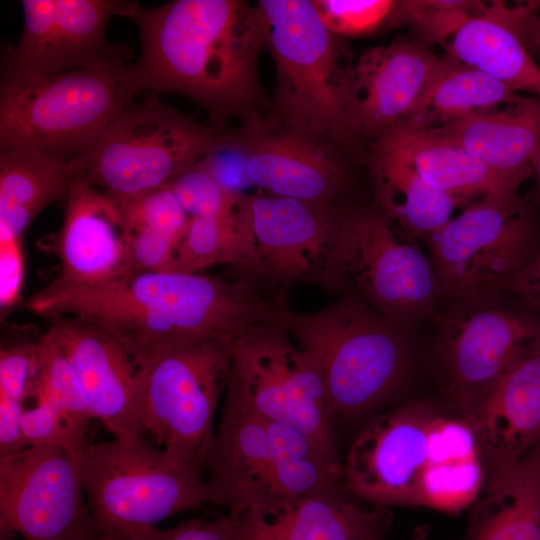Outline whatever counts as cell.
<instances>
[{"label": "cell", "instance_id": "cell-25", "mask_svg": "<svg viewBox=\"0 0 540 540\" xmlns=\"http://www.w3.org/2000/svg\"><path fill=\"white\" fill-rule=\"evenodd\" d=\"M371 144L400 157L432 187L465 206L485 195L520 188L436 130L401 123L383 132Z\"/></svg>", "mask_w": 540, "mask_h": 540}, {"label": "cell", "instance_id": "cell-12", "mask_svg": "<svg viewBox=\"0 0 540 540\" xmlns=\"http://www.w3.org/2000/svg\"><path fill=\"white\" fill-rule=\"evenodd\" d=\"M226 392L261 418L308 435L341 465L320 369L277 318L233 340Z\"/></svg>", "mask_w": 540, "mask_h": 540}, {"label": "cell", "instance_id": "cell-42", "mask_svg": "<svg viewBox=\"0 0 540 540\" xmlns=\"http://www.w3.org/2000/svg\"><path fill=\"white\" fill-rule=\"evenodd\" d=\"M502 289L518 297L540 316V253Z\"/></svg>", "mask_w": 540, "mask_h": 540}, {"label": "cell", "instance_id": "cell-39", "mask_svg": "<svg viewBox=\"0 0 540 540\" xmlns=\"http://www.w3.org/2000/svg\"><path fill=\"white\" fill-rule=\"evenodd\" d=\"M122 540H240V518L228 514L215 520H190L165 530L155 526Z\"/></svg>", "mask_w": 540, "mask_h": 540}, {"label": "cell", "instance_id": "cell-43", "mask_svg": "<svg viewBox=\"0 0 540 540\" xmlns=\"http://www.w3.org/2000/svg\"><path fill=\"white\" fill-rule=\"evenodd\" d=\"M526 42L531 55L540 68V7L528 25L526 31Z\"/></svg>", "mask_w": 540, "mask_h": 540}, {"label": "cell", "instance_id": "cell-5", "mask_svg": "<svg viewBox=\"0 0 540 540\" xmlns=\"http://www.w3.org/2000/svg\"><path fill=\"white\" fill-rule=\"evenodd\" d=\"M79 467L93 531L108 540L131 537L170 516L212 503L201 466L144 438L90 444Z\"/></svg>", "mask_w": 540, "mask_h": 540}, {"label": "cell", "instance_id": "cell-13", "mask_svg": "<svg viewBox=\"0 0 540 540\" xmlns=\"http://www.w3.org/2000/svg\"><path fill=\"white\" fill-rule=\"evenodd\" d=\"M432 321L447 397L459 409L540 341V316L502 288L446 299Z\"/></svg>", "mask_w": 540, "mask_h": 540}, {"label": "cell", "instance_id": "cell-40", "mask_svg": "<svg viewBox=\"0 0 540 540\" xmlns=\"http://www.w3.org/2000/svg\"><path fill=\"white\" fill-rule=\"evenodd\" d=\"M177 244L178 242L158 234L130 230L129 255L132 274L174 271Z\"/></svg>", "mask_w": 540, "mask_h": 540}, {"label": "cell", "instance_id": "cell-8", "mask_svg": "<svg viewBox=\"0 0 540 540\" xmlns=\"http://www.w3.org/2000/svg\"><path fill=\"white\" fill-rule=\"evenodd\" d=\"M266 45L276 71L274 108L284 128L352 151L345 121V83L337 36L312 0H261Z\"/></svg>", "mask_w": 540, "mask_h": 540}, {"label": "cell", "instance_id": "cell-4", "mask_svg": "<svg viewBox=\"0 0 540 540\" xmlns=\"http://www.w3.org/2000/svg\"><path fill=\"white\" fill-rule=\"evenodd\" d=\"M277 321L316 361L333 424L357 420L391 402L412 371V332L351 291L317 311L283 305Z\"/></svg>", "mask_w": 540, "mask_h": 540}, {"label": "cell", "instance_id": "cell-31", "mask_svg": "<svg viewBox=\"0 0 540 540\" xmlns=\"http://www.w3.org/2000/svg\"><path fill=\"white\" fill-rule=\"evenodd\" d=\"M264 421L273 463L267 506L255 512H270L316 493L339 492L341 465L330 460L308 435L280 423Z\"/></svg>", "mask_w": 540, "mask_h": 540}, {"label": "cell", "instance_id": "cell-2", "mask_svg": "<svg viewBox=\"0 0 540 540\" xmlns=\"http://www.w3.org/2000/svg\"><path fill=\"white\" fill-rule=\"evenodd\" d=\"M284 303L246 281L203 273L145 272L82 288L47 285L23 307L47 319L69 315L114 334L132 357L203 336L236 338L275 320Z\"/></svg>", "mask_w": 540, "mask_h": 540}, {"label": "cell", "instance_id": "cell-6", "mask_svg": "<svg viewBox=\"0 0 540 540\" xmlns=\"http://www.w3.org/2000/svg\"><path fill=\"white\" fill-rule=\"evenodd\" d=\"M129 64L101 63L1 85L0 148H24L71 163L134 101Z\"/></svg>", "mask_w": 540, "mask_h": 540}, {"label": "cell", "instance_id": "cell-11", "mask_svg": "<svg viewBox=\"0 0 540 540\" xmlns=\"http://www.w3.org/2000/svg\"><path fill=\"white\" fill-rule=\"evenodd\" d=\"M422 241L445 300L502 288L540 253V211L519 190L485 195Z\"/></svg>", "mask_w": 540, "mask_h": 540}, {"label": "cell", "instance_id": "cell-9", "mask_svg": "<svg viewBox=\"0 0 540 540\" xmlns=\"http://www.w3.org/2000/svg\"><path fill=\"white\" fill-rule=\"evenodd\" d=\"M234 339L189 338L133 357L144 435L202 468L215 431L218 402L230 375Z\"/></svg>", "mask_w": 540, "mask_h": 540}, {"label": "cell", "instance_id": "cell-36", "mask_svg": "<svg viewBox=\"0 0 540 540\" xmlns=\"http://www.w3.org/2000/svg\"><path fill=\"white\" fill-rule=\"evenodd\" d=\"M189 218L226 219L240 211L245 198L225 191L198 162L169 183Z\"/></svg>", "mask_w": 540, "mask_h": 540}, {"label": "cell", "instance_id": "cell-44", "mask_svg": "<svg viewBox=\"0 0 540 540\" xmlns=\"http://www.w3.org/2000/svg\"><path fill=\"white\" fill-rule=\"evenodd\" d=\"M531 178H533V185L525 197L538 211H540V150L532 161Z\"/></svg>", "mask_w": 540, "mask_h": 540}, {"label": "cell", "instance_id": "cell-46", "mask_svg": "<svg viewBox=\"0 0 540 540\" xmlns=\"http://www.w3.org/2000/svg\"><path fill=\"white\" fill-rule=\"evenodd\" d=\"M14 533L0 530V540H12V535Z\"/></svg>", "mask_w": 540, "mask_h": 540}, {"label": "cell", "instance_id": "cell-41", "mask_svg": "<svg viewBox=\"0 0 540 540\" xmlns=\"http://www.w3.org/2000/svg\"><path fill=\"white\" fill-rule=\"evenodd\" d=\"M22 239L0 234V306L12 308L21 300L24 279Z\"/></svg>", "mask_w": 540, "mask_h": 540}, {"label": "cell", "instance_id": "cell-18", "mask_svg": "<svg viewBox=\"0 0 540 540\" xmlns=\"http://www.w3.org/2000/svg\"><path fill=\"white\" fill-rule=\"evenodd\" d=\"M48 330L70 361L93 419L114 438H143L137 365L127 347L101 325L77 316L52 317Z\"/></svg>", "mask_w": 540, "mask_h": 540}, {"label": "cell", "instance_id": "cell-37", "mask_svg": "<svg viewBox=\"0 0 540 540\" xmlns=\"http://www.w3.org/2000/svg\"><path fill=\"white\" fill-rule=\"evenodd\" d=\"M118 202L130 230L158 234L176 242L189 220L169 184Z\"/></svg>", "mask_w": 540, "mask_h": 540}, {"label": "cell", "instance_id": "cell-7", "mask_svg": "<svg viewBox=\"0 0 540 540\" xmlns=\"http://www.w3.org/2000/svg\"><path fill=\"white\" fill-rule=\"evenodd\" d=\"M332 253L333 293L357 294L403 329L433 321L445 300L428 254L374 205H335Z\"/></svg>", "mask_w": 540, "mask_h": 540}, {"label": "cell", "instance_id": "cell-28", "mask_svg": "<svg viewBox=\"0 0 540 540\" xmlns=\"http://www.w3.org/2000/svg\"><path fill=\"white\" fill-rule=\"evenodd\" d=\"M485 486L469 540H540V444Z\"/></svg>", "mask_w": 540, "mask_h": 540}, {"label": "cell", "instance_id": "cell-15", "mask_svg": "<svg viewBox=\"0 0 540 540\" xmlns=\"http://www.w3.org/2000/svg\"><path fill=\"white\" fill-rule=\"evenodd\" d=\"M135 4L119 0H23L19 42L1 59V85L61 74L101 63L129 62L131 50L111 43L106 26Z\"/></svg>", "mask_w": 540, "mask_h": 540}, {"label": "cell", "instance_id": "cell-22", "mask_svg": "<svg viewBox=\"0 0 540 540\" xmlns=\"http://www.w3.org/2000/svg\"><path fill=\"white\" fill-rule=\"evenodd\" d=\"M273 453L263 418L226 392L221 420L203 460L212 504L234 517L268 502Z\"/></svg>", "mask_w": 540, "mask_h": 540}, {"label": "cell", "instance_id": "cell-16", "mask_svg": "<svg viewBox=\"0 0 540 540\" xmlns=\"http://www.w3.org/2000/svg\"><path fill=\"white\" fill-rule=\"evenodd\" d=\"M80 467L64 450L29 446L0 458V530L24 540H86L94 530Z\"/></svg>", "mask_w": 540, "mask_h": 540}, {"label": "cell", "instance_id": "cell-21", "mask_svg": "<svg viewBox=\"0 0 540 540\" xmlns=\"http://www.w3.org/2000/svg\"><path fill=\"white\" fill-rule=\"evenodd\" d=\"M477 436L488 481L540 444V341L460 409Z\"/></svg>", "mask_w": 540, "mask_h": 540}, {"label": "cell", "instance_id": "cell-33", "mask_svg": "<svg viewBox=\"0 0 540 540\" xmlns=\"http://www.w3.org/2000/svg\"><path fill=\"white\" fill-rule=\"evenodd\" d=\"M248 196L233 217L189 218L177 244L174 271L201 273L219 264L233 268L241 261L246 241Z\"/></svg>", "mask_w": 540, "mask_h": 540}, {"label": "cell", "instance_id": "cell-27", "mask_svg": "<svg viewBox=\"0 0 540 540\" xmlns=\"http://www.w3.org/2000/svg\"><path fill=\"white\" fill-rule=\"evenodd\" d=\"M366 149L374 206L408 238L423 240L445 225L454 209L463 204L432 187L395 154L373 144Z\"/></svg>", "mask_w": 540, "mask_h": 540}, {"label": "cell", "instance_id": "cell-23", "mask_svg": "<svg viewBox=\"0 0 540 540\" xmlns=\"http://www.w3.org/2000/svg\"><path fill=\"white\" fill-rule=\"evenodd\" d=\"M539 0L486 2L445 46V55L479 70L515 92L540 97V68L527 42Z\"/></svg>", "mask_w": 540, "mask_h": 540}, {"label": "cell", "instance_id": "cell-17", "mask_svg": "<svg viewBox=\"0 0 540 540\" xmlns=\"http://www.w3.org/2000/svg\"><path fill=\"white\" fill-rule=\"evenodd\" d=\"M444 63L415 40L371 47L350 65L345 121L352 151L368 146L412 113Z\"/></svg>", "mask_w": 540, "mask_h": 540}, {"label": "cell", "instance_id": "cell-10", "mask_svg": "<svg viewBox=\"0 0 540 540\" xmlns=\"http://www.w3.org/2000/svg\"><path fill=\"white\" fill-rule=\"evenodd\" d=\"M223 132L182 115L152 93L129 103L97 142L70 163L73 180L126 201L168 185L200 162Z\"/></svg>", "mask_w": 540, "mask_h": 540}, {"label": "cell", "instance_id": "cell-34", "mask_svg": "<svg viewBox=\"0 0 540 540\" xmlns=\"http://www.w3.org/2000/svg\"><path fill=\"white\" fill-rule=\"evenodd\" d=\"M36 371V341H19L1 348L0 458L26 448L20 424L24 404L33 395Z\"/></svg>", "mask_w": 540, "mask_h": 540}, {"label": "cell", "instance_id": "cell-38", "mask_svg": "<svg viewBox=\"0 0 540 540\" xmlns=\"http://www.w3.org/2000/svg\"><path fill=\"white\" fill-rule=\"evenodd\" d=\"M326 28L336 36L369 34L389 22L396 1L312 0Z\"/></svg>", "mask_w": 540, "mask_h": 540}, {"label": "cell", "instance_id": "cell-14", "mask_svg": "<svg viewBox=\"0 0 540 540\" xmlns=\"http://www.w3.org/2000/svg\"><path fill=\"white\" fill-rule=\"evenodd\" d=\"M336 204L308 203L260 190L249 195L245 249L233 267L235 277L263 293L274 291L279 299L277 293L300 283L332 293Z\"/></svg>", "mask_w": 540, "mask_h": 540}, {"label": "cell", "instance_id": "cell-45", "mask_svg": "<svg viewBox=\"0 0 540 540\" xmlns=\"http://www.w3.org/2000/svg\"><path fill=\"white\" fill-rule=\"evenodd\" d=\"M410 540H428V532L425 528L416 529L413 537ZM464 540H469L467 537Z\"/></svg>", "mask_w": 540, "mask_h": 540}, {"label": "cell", "instance_id": "cell-35", "mask_svg": "<svg viewBox=\"0 0 540 540\" xmlns=\"http://www.w3.org/2000/svg\"><path fill=\"white\" fill-rule=\"evenodd\" d=\"M485 4L486 1L473 0L396 1L390 22L407 24L420 44L428 48L436 44L444 49L461 26Z\"/></svg>", "mask_w": 540, "mask_h": 540}, {"label": "cell", "instance_id": "cell-29", "mask_svg": "<svg viewBox=\"0 0 540 540\" xmlns=\"http://www.w3.org/2000/svg\"><path fill=\"white\" fill-rule=\"evenodd\" d=\"M70 163L19 147L0 148V234L22 239L50 204L66 198Z\"/></svg>", "mask_w": 540, "mask_h": 540}, {"label": "cell", "instance_id": "cell-20", "mask_svg": "<svg viewBox=\"0 0 540 540\" xmlns=\"http://www.w3.org/2000/svg\"><path fill=\"white\" fill-rule=\"evenodd\" d=\"M129 234L116 199L86 182L73 180L55 237L59 273L49 285L82 288L131 275Z\"/></svg>", "mask_w": 540, "mask_h": 540}, {"label": "cell", "instance_id": "cell-24", "mask_svg": "<svg viewBox=\"0 0 540 540\" xmlns=\"http://www.w3.org/2000/svg\"><path fill=\"white\" fill-rule=\"evenodd\" d=\"M239 518L240 540H386L392 521L388 509H365L340 492L316 493Z\"/></svg>", "mask_w": 540, "mask_h": 540}, {"label": "cell", "instance_id": "cell-32", "mask_svg": "<svg viewBox=\"0 0 540 540\" xmlns=\"http://www.w3.org/2000/svg\"><path fill=\"white\" fill-rule=\"evenodd\" d=\"M36 350L34 405L75 432L86 434L93 417L70 361L48 329L36 340Z\"/></svg>", "mask_w": 540, "mask_h": 540}, {"label": "cell", "instance_id": "cell-3", "mask_svg": "<svg viewBox=\"0 0 540 540\" xmlns=\"http://www.w3.org/2000/svg\"><path fill=\"white\" fill-rule=\"evenodd\" d=\"M485 478L482 451L466 417L422 400L370 417L341 462L342 486L375 508L457 514L479 499Z\"/></svg>", "mask_w": 540, "mask_h": 540}, {"label": "cell", "instance_id": "cell-47", "mask_svg": "<svg viewBox=\"0 0 540 540\" xmlns=\"http://www.w3.org/2000/svg\"><path fill=\"white\" fill-rule=\"evenodd\" d=\"M86 540H98V539L94 536L92 532L91 535Z\"/></svg>", "mask_w": 540, "mask_h": 540}, {"label": "cell", "instance_id": "cell-19", "mask_svg": "<svg viewBox=\"0 0 540 540\" xmlns=\"http://www.w3.org/2000/svg\"><path fill=\"white\" fill-rule=\"evenodd\" d=\"M249 124L239 136L253 186L276 197L319 205L339 203L351 184L340 149L287 128L269 131L257 118Z\"/></svg>", "mask_w": 540, "mask_h": 540}, {"label": "cell", "instance_id": "cell-1", "mask_svg": "<svg viewBox=\"0 0 540 540\" xmlns=\"http://www.w3.org/2000/svg\"><path fill=\"white\" fill-rule=\"evenodd\" d=\"M139 30V58L127 67L133 93L183 95L218 121L256 118L261 100L258 58L266 45V20L240 0H174L126 14Z\"/></svg>", "mask_w": 540, "mask_h": 540}, {"label": "cell", "instance_id": "cell-30", "mask_svg": "<svg viewBox=\"0 0 540 540\" xmlns=\"http://www.w3.org/2000/svg\"><path fill=\"white\" fill-rule=\"evenodd\" d=\"M520 96L493 77L444 54L442 67L403 123L436 130L512 104Z\"/></svg>", "mask_w": 540, "mask_h": 540}, {"label": "cell", "instance_id": "cell-26", "mask_svg": "<svg viewBox=\"0 0 540 540\" xmlns=\"http://www.w3.org/2000/svg\"><path fill=\"white\" fill-rule=\"evenodd\" d=\"M436 131L521 186L532 177V161L540 150V97L521 95L512 104Z\"/></svg>", "mask_w": 540, "mask_h": 540}]
</instances>
